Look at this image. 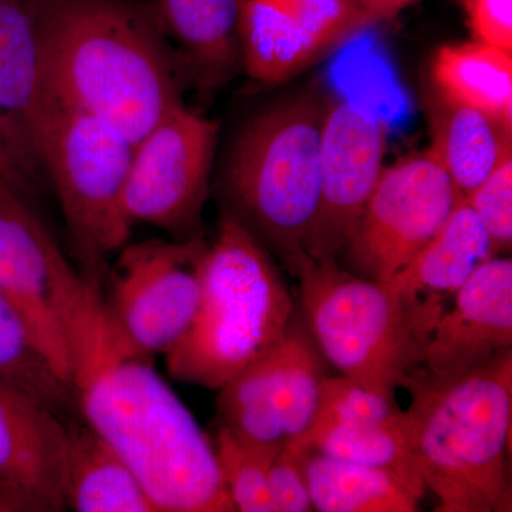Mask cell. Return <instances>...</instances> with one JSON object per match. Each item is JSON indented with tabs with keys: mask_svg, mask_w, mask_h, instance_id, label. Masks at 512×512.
<instances>
[{
	"mask_svg": "<svg viewBox=\"0 0 512 512\" xmlns=\"http://www.w3.org/2000/svg\"><path fill=\"white\" fill-rule=\"evenodd\" d=\"M80 417L136 474L158 512H231L214 443L151 365L123 352L103 301L72 343Z\"/></svg>",
	"mask_w": 512,
	"mask_h": 512,
	"instance_id": "1",
	"label": "cell"
},
{
	"mask_svg": "<svg viewBox=\"0 0 512 512\" xmlns=\"http://www.w3.org/2000/svg\"><path fill=\"white\" fill-rule=\"evenodd\" d=\"M50 106L84 111L136 144L183 101V70L154 2L29 0Z\"/></svg>",
	"mask_w": 512,
	"mask_h": 512,
	"instance_id": "2",
	"label": "cell"
},
{
	"mask_svg": "<svg viewBox=\"0 0 512 512\" xmlns=\"http://www.w3.org/2000/svg\"><path fill=\"white\" fill-rule=\"evenodd\" d=\"M412 396L413 450L440 512L511 511L512 349L453 377L420 367Z\"/></svg>",
	"mask_w": 512,
	"mask_h": 512,
	"instance_id": "3",
	"label": "cell"
},
{
	"mask_svg": "<svg viewBox=\"0 0 512 512\" xmlns=\"http://www.w3.org/2000/svg\"><path fill=\"white\" fill-rule=\"evenodd\" d=\"M292 272L301 284L308 330L340 376L396 399L423 366L424 353L444 312L443 295L403 291L346 271L338 262L303 256Z\"/></svg>",
	"mask_w": 512,
	"mask_h": 512,
	"instance_id": "4",
	"label": "cell"
},
{
	"mask_svg": "<svg viewBox=\"0 0 512 512\" xmlns=\"http://www.w3.org/2000/svg\"><path fill=\"white\" fill-rule=\"evenodd\" d=\"M200 279L194 322L165 359L178 382L220 390L284 338L295 309L264 244L228 211L202 255Z\"/></svg>",
	"mask_w": 512,
	"mask_h": 512,
	"instance_id": "5",
	"label": "cell"
},
{
	"mask_svg": "<svg viewBox=\"0 0 512 512\" xmlns=\"http://www.w3.org/2000/svg\"><path fill=\"white\" fill-rule=\"evenodd\" d=\"M326 107L296 96L259 111L238 134L225 171L232 215L292 268L315 218Z\"/></svg>",
	"mask_w": 512,
	"mask_h": 512,
	"instance_id": "6",
	"label": "cell"
},
{
	"mask_svg": "<svg viewBox=\"0 0 512 512\" xmlns=\"http://www.w3.org/2000/svg\"><path fill=\"white\" fill-rule=\"evenodd\" d=\"M133 151L106 121L59 104L40 140V163L55 185L74 251L84 275L100 285L107 258L126 247L133 229L121 212Z\"/></svg>",
	"mask_w": 512,
	"mask_h": 512,
	"instance_id": "7",
	"label": "cell"
},
{
	"mask_svg": "<svg viewBox=\"0 0 512 512\" xmlns=\"http://www.w3.org/2000/svg\"><path fill=\"white\" fill-rule=\"evenodd\" d=\"M0 292L25 320L56 372L73 386L70 345L100 301L101 285L70 265L32 201L2 178Z\"/></svg>",
	"mask_w": 512,
	"mask_h": 512,
	"instance_id": "8",
	"label": "cell"
},
{
	"mask_svg": "<svg viewBox=\"0 0 512 512\" xmlns=\"http://www.w3.org/2000/svg\"><path fill=\"white\" fill-rule=\"evenodd\" d=\"M200 237L151 239L121 248L101 289L104 325L111 342L130 355H167L191 328L201 299Z\"/></svg>",
	"mask_w": 512,
	"mask_h": 512,
	"instance_id": "9",
	"label": "cell"
},
{
	"mask_svg": "<svg viewBox=\"0 0 512 512\" xmlns=\"http://www.w3.org/2000/svg\"><path fill=\"white\" fill-rule=\"evenodd\" d=\"M218 130L217 121L181 101L138 141L121 197L131 228L154 225L177 241L198 237Z\"/></svg>",
	"mask_w": 512,
	"mask_h": 512,
	"instance_id": "10",
	"label": "cell"
},
{
	"mask_svg": "<svg viewBox=\"0 0 512 512\" xmlns=\"http://www.w3.org/2000/svg\"><path fill=\"white\" fill-rule=\"evenodd\" d=\"M323 359L293 320L284 338L221 387L220 426L268 453L298 446L318 412Z\"/></svg>",
	"mask_w": 512,
	"mask_h": 512,
	"instance_id": "11",
	"label": "cell"
},
{
	"mask_svg": "<svg viewBox=\"0 0 512 512\" xmlns=\"http://www.w3.org/2000/svg\"><path fill=\"white\" fill-rule=\"evenodd\" d=\"M460 197L443 168L427 156L384 168L340 255L342 268L390 281L429 244Z\"/></svg>",
	"mask_w": 512,
	"mask_h": 512,
	"instance_id": "12",
	"label": "cell"
},
{
	"mask_svg": "<svg viewBox=\"0 0 512 512\" xmlns=\"http://www.w3.org/2000/svg\"><path fill=\"white\" fill-rule=\"evenodd\" d=\"M386 124L349 100L326 107L320 140L318 208L303 251L338 262L384 170Z\"/></svg>",
	"mask_w": 512,
	"mask_h": 512,
	"instance_id": "13",
	"label": "cell"
},
{
	"mask_svg": "<svg viewBox=\"0 0 512 512\" xmlns=\"http://www.w3.org/2000/svg\"><path fill=\"white\" fill-rule=\"evenodd\" d=\"M375 25L357 0H238L242 69L284 83Z\"/></svg>",
	"mask_w": 512,
	"mask_h": 512,
	"instance_id": "14",
	"label": "cell"
},
{
	"mask_svg": "<svg viewBox=\"0 0 512 512\" xmlns=\"http://www.w3.org/2000/svg\"><path fill=\"white\" fill-rule=\"evenodd\" d=\"M295 448L382 468L419 500L426 494L413 450L412 420L396 399L348 377H325L311 430Z\"/></svg>",
	"mask_w": 512,
	"mask_h": 512,
	"instance_id": "15",
	"label": "cell"
},
{
	"mask_svg": "<svg viewBox=\"0 0 512 512\" xmlns=\"http://www.w3.org/2000/svg\"><path fill=\"white\" fill-rule=\"evenodd\" d=\"M66 510V419L0 380V512Z\"/></svg>",
	"mask_w": 512,
	"mask_h": 512,
	"instance_id": "16",
	"label": "cell"
},
{
	"mask_svg": "<svg viewBox=\"0 0 512 512\" xmlns=\"http://www.w3.org/2000/svg\"><path fill=\"white\" fill-rule=\"evenodd\" d=\"M512 349V261L488 259L441 313L424 353L423 369L436 377L463 375Z\"/></svg>",
	"mask_w": 512,
	"mask_h": 512,
	"instance_id": "17",
	"label": "cell"
},
{
	"mask_svg": "<svg viewBox=\"0 0 512 512\" xmlns=\"http://www.w3.org/2000/svg\"><path fill=\"white\" fill-rule=\"evenodd\" d=\"M154 5L165 35L177 42L184 76L218 87L242 67L238 0H154Z\"/></svg>",
	"mask_w": 512,
	"mask_h": 512,
	"instance_id": "18",
	"label": "cell"
},
{
	"mask_svg": "<svg viewBox=\"0 0 512 512\" xmlns=\"http://www.w3.org/2000/svg\"><path fill=\"white\" fill-rule=\"evenodd\" d=\"M427 110L431 144L424 156L443 168L461 197L512 157V131L481 111L451 103L437 93Z\"/></svg>",
	"mask_w": 512,
	"mask_h": 512,
	"instance_id": "19",
	"label": "cell"
},
{
	"mask_svg": "<svg viewBox=\"0 0 512 512\" xmlns=\"http://www.w3.org/2000/svg\"><path fill=\"white\" fill-rule=\"evenodd\" d=\"M66 500L77 512H158L136 474L82 417L66 420Z\"/></svg>",
	"mask_w": 512,
	"mask_h": 512,
	"instance_id": "20",
	"label": "cell"
},
{
	"mask_svg": "<svg viewBox=\"0 0 512 512\" xmlns=\"http://www.w3.org/2000/svg\"><path fill=\"white\" fill-rule=\"evenodd\" d=\"M0 109L40 161V140L53 106L40 80L39 45L29 0H0Z\"/></svg>",
	"mask_w": 512,
	"mask_h": 512,
	"instance_id": "21",
	"label": "cell"
},
{
	"mask_svg": "<svg viewBox=\"0 0 512 512\" xmlns=\"http://www.w3.org/2000/svg\"><path fill=\"white\" fill-rule=\"evenodd\" d=\"M483 222L463 197L437 234L416 258L389 282L412 293H456L478 266L494 258Z\"/></svg>",
	"mask_w": 512,
	"mask_h": 512,
	"instance_id": "22",
	"label": "cell"
},
{
	"mask_svg": "<svg viewBox=\"0 0 512 512\" xmlns=\"http://www.w3.org/2000/svg\"><path fill=\"white\" fill-rule=\"evenodd\" d=\"M436 93L512 131V53L478 40L440 46L431 62Z\"/></svg>",
	"mask_w": 512,
	"mask_h": 512,
	"instance_id": "23",
	"label": "cell"
},
{
	"mask_svg": "<svg viewBox=\"0 0 512 512\" xmlns=\"http://www.w3.org/2000/svg\"><path fill=\"white\" fill-rule=\"evenodd\" d=\"M312 507L320 512H414L419 498L382 468L303 450Z\"/></svg>",
	"mask_w": 512,
	"mask_h": 512,
	"instance_id": "24",
	"label": "cell"
},
{
	"mask_svg": "<svg viewBox=\"0 0 512 512\" xmlns=\"http://www.w3.org/2000/svg\"><path fill=\"white\" fill-rule=\"evenodd\" d=\"M0 380L18 387L63 419L80 417L72 384L56 372L25 320L0 292Z\"/></svg>",
	"mask_w": 512,
	"mask_h": 512,
	"instance_id": "25",
	"label": "cell"
},
{
	"mask_svg": "<svg viewBox=\"0 0 512 512\" xmlns=\"http://www.w3.org/2000/svg\"><path fill=\"white\" fill-rule=\"evenodd\" d=\"M214 447L222 481L235 511L274 512L268 473L275 454L245 443L222 426L218 429Z\"/></svg>",
	"mask_w": 512,
	"mask_h": 512,
	"instance_id": "26",
	"label": "cell"
},
{
	"mask_svg": "<svg viewBox=\"0 0 512 512\" xmlns=\"http://www.w3.org/2000/svg\"><path fill=\"white\" fill-rule=\"evenodd\" d=\"M463 198L483 222L495 255L507 252L512 242V157Z\"/></svg>",
	"mask_w": 512,
	"mask_h": 512,
	"instance_id": "27",
	"label": "cell"
},
{
	"mask_svg": "<svg viewBox=\"0 0 512 512\" xmlns=\"http://www.w3.org/2000/svg\"><path fill=\"white\" fill-rule=\"evenodd\" d=\"M42 170L26 138L0 109V178L13 190L32 198Z\"/></svg>",
	"mask_w": 512,
	"mask_h": 512,
	"instance_id": "28",
	"label": "cell"
},
{
	"mask_svg": "<svg viewBox=\"0 0 512 512\" xmlns=\"http://www.w3.org/2000/svg\"><path fill=\"white\" fill-rule=\"evenodd\" d=\"M302 460L303 450L295 447H286L272 458L268 487L274 512L313 510Z\"/></svg>",
	"mask_w": 512,
	"mask_h": 512,
	"instance_id": "29",
	"label": "cell"
},
{
	"mask_svg": "<svg viewBox=\"0 0 512 512\" xmlns=\"http://www.w3.org/2000/svg\"><path fill=\"white\" fill-rule=\"evenodd\" d=\"M474 40L512 53V0H467Z\"/></svg>",
	"mask_w": 512,
	"mask_h": 512,
	"instance_id": "30",
	"label": "cell"
},
{
	"mask_svg": "<svg viewBox=\"0 0 512 512\" xmlns=\"http://www.w3.org/2000/svg\"><path fill=\"white\" fill-rule=\"evenodd\" d=\"M416 2L417 0H357V3L376 23L394 18Z\"/></svg>",
	"mask_w": 512,
	"mask_h": 512,
	"instance_id": "31",
	"label": "cell"
}]
</instances>
